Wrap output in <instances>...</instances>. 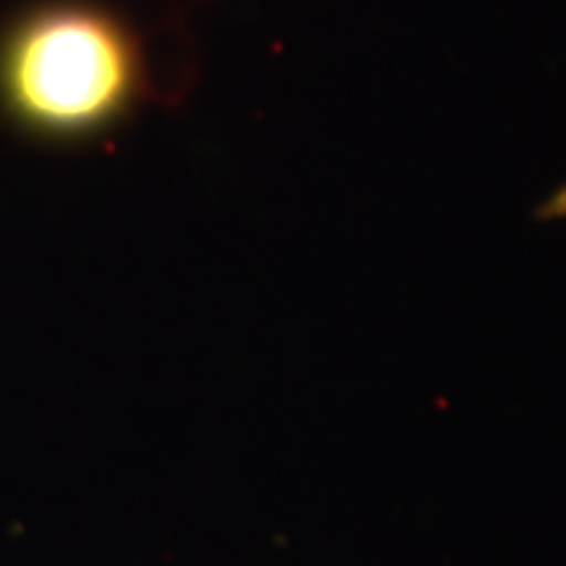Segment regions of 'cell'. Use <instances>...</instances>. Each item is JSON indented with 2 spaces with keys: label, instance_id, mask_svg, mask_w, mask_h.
I'll use <instances>...</instances> for the list:
<instances>
[{
  "label": "cell",
  "instance_id": "obj_1",
  "mask_svg": "<svg viewBox=\"0 0 566 566\" xmlns=\"http://www.w3.org/2000/svg\"><path fill=\"white\" fill-rule=\"evenodd\" d=\"M145 92L139 38L97 0H34L0 27V116L27 137H105Z\"/></svg>",
  "mask_w": 566,
  "mask_h": 566
},
{
  "label": "cell",
  "instance_id": "obj_2",
  "mask_svg": "<svg viewBox=\"0 0 566 566\" xmlns=\"http://www.w3.org/2000/svg\"><path fill=\"white\" fill-rule=\"evenodd\" d=\"M537 218H543V221H566V184L537 208Z\"/></svg>",
  "mask_w": 566,
  "mask_h": 566
}]
</instances>
